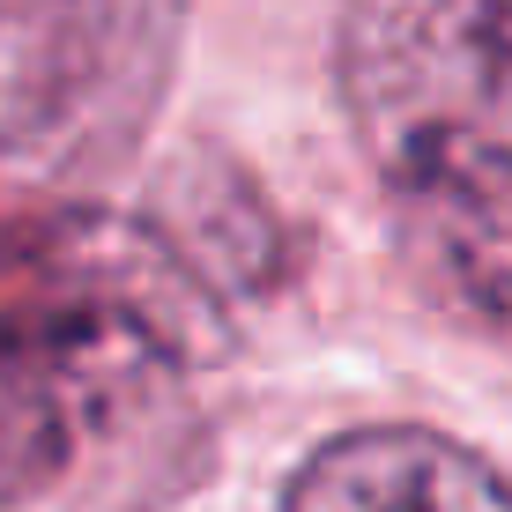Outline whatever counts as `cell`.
<instances>
[{
    "label": "cell",
    "instance_id": "obj_1",
    "mask_svg": "<svg viewBox=\"0 0 512 512\" xmlns=\"http://www.w3.org/2000/svg\"><path fill=\"white\" fill-rule=\"evenodd\" d=\"M334 90L423 290L512 327V0H342Z\"/></svg>",
    "mask_w": 512,
    "mask_h": 512
},
{
    "label": "cell",
    "instance_id": "obj_2",
    "mask_svg": "<svg viewBox=\"0 0 512 512\" xmlns=\"http://www.w3.org/2000/svg\"><path fill=\"white\" fill-rule=\"evenodd\" d=\"M216 349L186 260L112 208L0 223V475L67 468Z\"/></svg>",
    "mask_w": 512,
    "mask_h": 512
},
{
    "label": "cell",
    "instance_id": "obj_3",
    "mask_svg": "<svg viewBox=\"0 0 512 512\" xmlns=\"http://www.w3.org/2000/svg\"><path fill=\"white\" fill-rule=\"evenodd\" d=\"M282 512H512V483L446 431L364 423L290 475Z\"/></svg>",
    "mask_w": 512,
    "mask_h": 512
}]
</instances>
